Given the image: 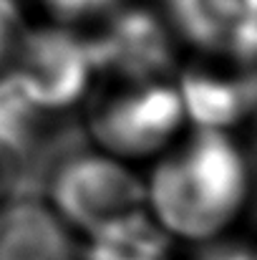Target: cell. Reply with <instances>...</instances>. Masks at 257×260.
Wrapping results in <instances>:
<instances>
[{"instance_id":"obj_1","label":"cell","mask_w":257,"mask_h":260,"mask_svg":"<svg viewBox=\"0 0 257 260\" xmlns=\"http://www.w3.org/2000/svg\"><path fill=\"white\" fill-rule=\"evenodd\" d=\"M252 189V165L235 134L187 129L149 162L144 207L176 245H214L242 222Z\"/></svg>"},{"instance_id":"obj_2","label":"cell","mask_w":257,"mask_h":260,"mask_svg":"<svg viewBox=\"0 0 257 260\" xmlns=\"http://www.w3.org/2000/svg\"><path fill=\"white\" fill-rule=\"evenodd\" d=\"M93 149L126 165H149L189 129L174 74H96L81 104Z\"/></svg>"},{"instance_id":"obj_3","label":"cell","mask_w":257,"mask_h":260,"mask_svg":"<svg viewBox=\"0 0 257 260\" xmlns=\"http://www.w3.org/2000/svg\"><path fill=\"white\" fill-rule=\"evenodd\" d=\"M46 205L81 238H91L144 207V174L101 149L63 157L48 174Z\"/></svg>"},{"instance_id":"obj_4","label":"cell","mask_w":257,"mask_h":260,"mask_svg":"<svg viewBox=\"0 0 257 260\" xmlns=\"http://www.w3.org/2000/svg\"><path fill=\"white\" fill-rule=\"evenodd\" d=\"M93 79L96 63L81 28L30 20L15 81V96L28 109L43 119L81 109Z\"/></svg>"},{"instance_id":"obj_5","label":"cell","mask_w":257,"mask_h":260,"mask_svg":"<svg viewBox=\"0 0 257 260\" xmlns=\"http://www.w3.org/2000/svg\"><path fill=\"white\" fill-rule=\"evenodd\" d=\"M176 88L189 129L240 137V129L257 119V61L179 56Z\"/></svg>"},{"instance_id":"obj_6","label":"cell","mask_w":257,"mask_h":260,"mask_svg":"<svg viewBox=\"0 0 257 260\" xmlns=\"http://www.w3.org/2000/svg\"><path fill=\"white\" fill-rule=\"evenodd\" d=\"M96 74H174L179 48L154 0H126L96 23L81 28Z\"/></svg>"},{"instance_id":"obj_7","label":"cell","mask_w":257,"mask_h":260,"mask_svg":"<svg viewBox=\"0 0 257 260\" xmlns=\"http://www.w3.org/2000/svg\"><path fill=\"white\" fill-rule=\"evenodd\" d=\"M181 56L257 61V0H154Z\"/></svg>"},{"instance_id":"obj_8","label":"cell","mask_w":257,"mask_h":260,"mask_svg":"<svg viewBox=\"0 0 257 260\" xmlns=\"http://www.w3.org/2000/svg\"><path fill=\"white\" fill-rule=\"evenodd\" d=\"M0 260H84V240L46 200L20 194L0 205Z\"/></svg>"},{"instance_id":"obj_9","label":"cell","mask_w":257,"mask_h":260,"mask_svg":"<svg viewBox=\"0 0 257 260\" xmlns=\"http://www.w3.org/2000/svg\"><path fill=\"white\" fill-rule=\"evenodd\" d=\"M18 96L0 99V205L23 194L38 149V121Z\"/></svg>"},{"instance_id":"obj_10","label":"cell","mask_w":257,"mask_h":260,"mask_svg":"<svg viewBox=\"0 0 257 260\" xmlns=\"http://www.w3.org/2000/svg\"><path fill=\"white\" fill-rule=\"evenodd\" d=\"M84 260H179L176 243L139 212L84 240Z\"/></svg>"},{"instance_id":"obj_11","label":"cell","mask_w":257,"mask_h":260,"mask_svg":"<svg viewBox=\"0 0 257 260\" xmlns=\"http://www.w3.org/2000/svg\"><path fill=\"white\" fill-rule=\"evenodd\" d=\"M28 25L30 18L18 0H0V99L15 96Z\"/></svg>"},{"instance_id":"obj_12","label":"cell","mask_w":257,"mask_h":260,"mask_svg":"<svg viewBox=\"0 0 257 260\" xmlns=\"http://www.w3.org/2000/svg\"><path fill=\"white\" fill-rule=\"evenodd\" d=\"M30 20L86 28L126 0H18Z\"/></svg>"},{"instance_id":"obj_13","label":"cell","mask_w":257,"mask_h":260,"mask_svg":"<svg viewBox=\"0 0 257 260\" xmlns=\"http://www.w3.org/2000/svg\"><path fill=\"white\" fill-rule=\"evenodd\" d=\"M194 260H252L250 250H230V248H209L207 253L197 255Z\"/></svg>"},{"instance_id":"obj_14","label":"cell","mask_w":257,"mask_h":260,"mask_svg":"<svg viewBox=\"0 0 257 260\" xmlns=\"http://www.w3.org/2000/svg\"><path fill=\"white\" fill-rule=\"evenodd\" d=\"M250 255H252V260H257V248L255 250H250Z\"/></svg>"}]
</instances>
